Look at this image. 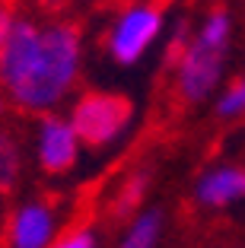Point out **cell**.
<instances>
[{
	"label": "cell",
	"mask_w": 245,
	"mask_h": 248,
	"mask_svg": "<svg viewBox=\"0 0 245 248\" xmlns=\"http://www.w3.org/2000/svg\"><path fill=\"white\" fill-rule=\"evenodd\" d=\"M83 38L73 22H38L16 16L0 51V93L19 111L54 115L77 89Z\"/></svg>",
	"instance_id": "cell-1"
},
{
	"label": "cell",
	"mask_w": 245,
	"mask_h": 248,
	"mask_svg": "<svg viewBox=\"0 0 245 248\" xmlns=\"http://www.w3.org/2000/svg\"><path fill=\"white\" fill-rule=\"evenodd\" d=\"M232 38V16L223 7L210 10L201 19L188 48L175 58V89L188 105L207 102L213 89L220 86L226 70V51Z\"/></svg>",
	"instance_id": "cell-2"
},
{
	"label": "cell",
	"mask_w": 245,
	"mask_h": 248,
	"mask_svg": "<svg viewBox=\"0 0 245 248\" xmlns=\"http://www.w3.org/2000/svg\"><path fill=\"white\" fill-rule=\"evenodd\" d=\"M67 121L77 131L80 146L108 150V146H115L128 134L131 121H134V105L118 93L93 89V93H80L73 99L70 111H67Z\"/></svg>",
	"instance_id": "cell-3"
},
{
	"label": "cell",
	"mask_w": 245,
	"mask_h": 248,
	"mask_svg": "<svg viewBox=\"0 0 245 248\" xmlns=\"http://www.w3.org/2000/svg\"><path fill=\"white\" fill-rule=\"evenodd\" d=\"M163 29H166V10L156 0H134L115 16L105 35V51L115 64L134 67L156 45V38H163Z\"/></svg>",
	"instance_id": "cell-4"
},
{
	"label": "cell",
	"mask_w": 245,
	"mask_h": 248,
	"mask_svg": "<svg viewBox=\"0 0 245 248\" xmlns=\"http://www.w3.org/2000/svg\"><path fill=\"white\" fill-rule=\"evenodd\" d=\"M80 159V137L67 115H42L35 124V162L45 175H67Z\"/></svg>",
	"instance_id": "cell-5"
},
{
	"label": "cell",
	"mask_w": 245,
	"mask_h": 248,
	"mask_svg": "<svg viewBox=\"0 0 245 248\" xmlns=\"http://www.w3.org/2000/svg\"><path fill=\"white\" fill-rule=\"evenodd\" d=\"M58 239V210L48 201H26L13 210L7 226V248H51Z\"/></svg>",
	"instance_id": "cell-6"
},
{
	"label": "cell",
	"mask_w": 245,
	"mask_h": 248,
	"mask_svg": "<svg viewBox=\"0 0 245 248\" xmlns=\"http://www.w3.org/2000/svg\"><path fill=\"white\" fill-rule=\"evenodd\" d=\"M195 204L204 210L245 204V166H239V162L207 166L195 182Z\"/></svg>",
	"instance_id": "cell-7"
},
{
	"label": "cell",
	"mask_w": 245,
	"mask_h": 248,
	"mask_svg": "<svg viewBox=\"0 0 245 248\" xmlns=\"http://www.w3.org/2000/svg\"><path fill=\"white\" fill-rule=\"evenodd\" d=\"M163 232H166V210L163 207H144L134 219H128L115 248H159Z\"/></svg>",
	"instance_id": "cell-8"
},
{
	"label": "cell",
	"mask_w": 245,
	"mask_h": 248,
	"mask_svg": "<svg viewBox=\"0 0 245 248\" xmlns=\"http://www.w3.org/2000/svg\"><path fill=\"white\" fill-rule=\"evenodd\" d=\"M153 185V172L150 169H134L124 175V182L118 185V191L112 194V204H108V213L115 219H134L140 210H144V197Z\"/></svg>",
	"instance_id": "cell-9"
},
{
	"label": "cell",
	"mask_w": 245,
	"mask_h": 248,
	"mask_svg": "<svg viewBox=\"0 0 245 248\" xmlns=\"http://www.w3.org/2000/svg\"><path fill=\"white\" fill-rule=\"evenodd\" d=\"M22 175V146L13 131L0 127V194H10Z\"/></svg>",
	"instance_id": "cell-10"
},
{
	"label": "cell",
	"mask_w": 245,
	"mask_h": 248,
	"mask_svg": "<svg viewBox=\"0 0 245 248\" xmlns=\"http://www.w3.org/2000/svg\"><path fill=\"white\" fill-rule=\"evenodd\" d=\"M213 108H216V115L226 118V121H229V118H242L245 115V73H242V77H236L223 93L216 95Z\"/></svg>",
	"instance_id": "cell-11"
},
{
	"label": "cell",
	"mask_w": 245,
	"mask_h": 248,
	"mask_svg": "<svg viewBox=\"0 0 245 248\" xmlns=\"http://www.w3.org/2000/svg\"><path fill=\"white\" fill-rule=\"evenodd\" d=\"M51 248H99V235H96L93 226H77L70 232L58 235L51 242Z\"/></svg>",
	"instance_id": "cell-12"
},
{
	"label": "cell",
	"mask_w": 245,
	"mask_h": 248,
	"mask_svg": "<svg viewBox=\"0 0 245 248\" xmlns=\"http://www.w3.org/2000/svg\"><path fill=\"white\" fill-rule=\"evenodd\" d=\"M188 42H191V26H188L185 19H179L172 26V32H169V48H166V54H169L172 64H175V58L188 48Z\"/></svg>",
	"instance_id": "cell-13"
},
{
	"label": "cell",
	"mask_w": 245,
	"mask_h": 248,
	"mask_svg": "<svg viewBox=\"0 0 245 248\" xmlns=\"http://www.w3.org/2000/svg\"><path fill=\"white\" fill-rule=\"evenodd\" d=\"M16 10L10 7L7 0H0V51H3V45H7V38H10V32H13V22H16Z\"/></svg>",
	"instance_id": "cell-14"
},
{
	"label": "cell",
	"mask_w": 245,
	"mask_h": 248,
	"mask_svg": "<svg viewBox=\"0 0 245 248\" xmlns=\"http://www.w3.org/2000/svg\"><path fill=\"white\" fill-rule=\"evenodd\" d=\"M7 105H10V102H7V95L0 93V115H3V111H7Z\"/></svg>",
	"instance_id": "cell-15"
}]
</instances>
